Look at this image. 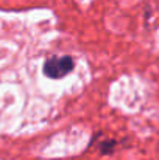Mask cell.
Returning <instances> with one entry per match:
<instances>
[{
	"label": "cell",
	"mask_w": 159,
	"mask_h": 160,
	"mask_svg": "<svg viewBox=\"0 0 159 160\" xmlns=\"http://www.w3.org/2000/svg\"><path fill=\"white\" fill-rule=\"evenodd\" d=\"M75 67V61L72 56H52L50 59L45 61L44 64V73L45 76L52 79H61L67 76Z\"/></svg>",
	"instance_id": "6da1fadb"
}]
</instances>
